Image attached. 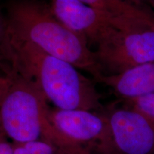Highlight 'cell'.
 <instances>
[{
	"instance_id": "obj_15",
	"label": "cell",
	"mask_w": 154,
	"mask_h": 154,
	"mask_svg": "<svg viewBox=\"0 0 154 154\" xmlns=\"http://www.w3.org/2000/svg\"><path fill=\"white\" fill-rule=\"evenodd\" d=\"M127 1L130 2H131V3L136 4V5H140V4L139 3L138 0H127Z\"/></svg>"
},
{
	"instance_id": "obj_7",
	"label": "cell",
	"mask_w": 154,
	"mask_h": 154,
	"mask_svg": "<svg viewBox=\"0 0 154 154\" xmlns=\"http://www.w3.org/2000/svg\"><path fill=\"white\" fill-rule=\"evenodd\" d=\"M50 7L67 28L95 44L111 25L114 15L79 0H51Z\"/></svg>"
},
{
	"instance_id": "obj_2",
	"label": "cell",
	"mask_w": 154,
	"mask_h": 154,
	"mask_svg": "<svg viewBox=\"0 0 154 154\" xmlns=\"http://www.w3.org/2000/svg\"><path fill=\"white\" fill-rule=\"evenodd\" d=\"M6 19L8 36L34 44L89 73L96 81L103 75L87 40L63 24L49 6L34 0H19L9 6Z\"/></svg>"
},
{
	"instance_id": "obj_8",
	"label": "cell",
	"mask_w": 154,
	"mask_h": 154,
	"mask_svg": "<svg viewBox=\"0 0 154 154\" xmlns=\"http://www.w3.org/2000/svg\"><path fill=\"white\" fill-rule=\"evenodd\" d=\"M126 101L154 94V61L116 74L101 75L97 80Z\"/></svg>"
},
{
	"instance_id": "obj_14",
	"label": "cell",
	"mask_w": 154,
	"mask_h": 154,
	"mask_svg": "<svg viewBox=\"0 0 154 154\" xmlns=\"http://www.w3.org/2000/svg\"><path fill=\"white\" fill-rule=\"evenodd\" d=\"M13 143L9 142V138L0 126V154H13Z\"/></svg>"
},
{
	"instance_id": "obj_11",
	"label": "cell",
	"mask_w": 154,
	"mask_h": 154,
	"mask_svg": "<svg viewBox=\"0 0 154 154\" xmlns=\"http://www.w3.org/2000/svg\"><path fill=\"white\" fill-rule=\"evenodd\" d=\"M126 101L129 107L137 109L154 119V94Z\"/></svg>"
},
{
	"instance_id": "obj_13",
	"label": "cell",
	"mask_w": 154,
	"mask_h": 154,
	"mask_svg": "<svg viewBox=\"0 0 154 154\" xmlns=\"http://www.w3.org/2000/svg\"><path fill=\"white\" fill-rule=\"evenodd\" d=\"M13 78L10 74H0V105L12 84Z\"/></svg>"
},
{
	"instance_id": "obj_9",
	"label": "cell",
	"mask_w": 154,
	"mask_h": 154,
	"mask_svg": "<svg viewBox=\"0 0 154 154\" xmlns=\"http://www.w3.org/2000/svg\"><path fill=\"white\" fill-rule=\"evenodd\" d=\"M13 154H61L54 146L44 140L26 143H13Z\"/></svg>"
},
{
	"instance_id": "obj_17",
	"label": "cell",
	"mask_w": 154,
	"mask_h": 154,
	"mask_svg": "<svg viewBox=\"0 0 154 154\" xmlns=\"http://www.w3.org/2000/svg\"><path fill=\"white\" fill-rule=\"evenodd\" d=\"M145 1V0H138V2H139V3L140 5H142V3H143V2Z\"/></svg>"
},
{
	"instance_id": "obj_12",
	"label": "cell",
	"mask_w": 154,
	"mask_h": 154,
	"mask_svg": "<svg viewBox=\"0 0 154 154\" xmlns=\"http://www.w3.org/2000/svg\"><path fill=\"white\" fill-rule=\"evenodd\" d=\"M7 19L0 12V66L5 72L7 69Z\"/></svg>"
},
{
	"instance_id": "obj_1",
	"label": "cell",
	"mask_w": 154,
	"mask_h": 154,
	"mask_svg": "<svg viewBox=\"0 0 154 154\" xmlns=\"http://www.w3.org/2000/svg\"><path fill=\"white\" fill-rule=\"evenodd\" d=\"M10 73L34 85L57 109L95 111L102 107L101 94L79 69L34 44L7 36V74Z\"/></svg>"
},
{
	"instance_id": "obj_3",
	"label": "cell",
	"mask_w": 154,
	"mask_h": 154,
	"mask_svg": "<svg viewBox=\"0 0 154 154\" xmlns=\"http://www.w3.org/2000/svg\"><path fill=\"white\" fill-rule=\"evenodd\" d=\"M96 45L94 54L104 75L154 61V14L135 5L125 14H114Z\"/></svg>"
},
{
	"instance_id": "obj_4",
	"label": "cell",
	"mask_w": 154,
	"mask_h": 154,
	"mask_svg": "<svg viewBox=\"0 0 154 154\" xmlns=\"http://www.w3.org/2000/svg\"><path fill=\"white\" fill-rule=\"evenodd\" d=\"M13 82L0 105V126L12 143L42 140L49 107L34 85L10 73Z\"/></svg>"
},
{
	"instance_id": "obj_6",
	"label": "cell",
	"mask_w": 154,
	"mask_h": 154,
	"mask_svg": "<svg viewBox=\"0 0 154 154\" xmlns=\"http://www.w3.org/2000/svg\"><path fill=\"white\" fill-rule=\"evenodd\" d=\"M116 154H154V119L134 108L106 113Z\"/></svg>"
},
{
	"instance_id": "obj_16",
	"label": "cell",
	"mask_w": 154,
	"mask_h": 154,
	"mask_svg": "<svg viewBox=\"0 0 154 154\" xmlns=\"http://www.w3.org/2000/svg\"><path fill=\"white\" fill-rule=\"evenodd\" d=\"M147 1H149L150 4L154 7V0H147Z\"/></svg>"
},
{
	"instance_id": "obj_5",
	"label": "cell",
	"mask_w": 154,
	"mask_h": 154,
	"mask_svg": "<svg viewBox=\"0 0 154 154\" xmlns=\"http://www.w3.org/2000/svg\"><path fill=\"white\" fill-rule=\"evenodd\" d=\"M48 118L79 154H116L106 113L49 108Z\"/></svg>"
},
{
	"instance_id": "obj_10",
	"label": "cell",
	"mask_w": 154,
	"mask_h": 154,
	"mask_svg": "<svg viewBox=\"0 0 154 154\" xmlns=\"http://www.w3.org/2000/svg\"><path fill=\"white\" fill-rule=\"evenodd\" d=\"M94 8L111 14H123L132 8L134 4L127 0H79Z\"/></svg>"
}]
</instances>
